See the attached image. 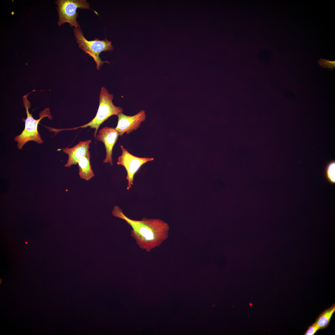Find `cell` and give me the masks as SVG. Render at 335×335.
Wrapping results in <instances>:
<instances>
[{
  "instance_id": "1",
  "label": "cell",
  "mask_w": 335,
  "mask_h": 335,
  "mask_svg": "<svg viewBox=\"0 0 335 335\" xmlns=\"http://www.w3.org/2000/svg\"><path fill=\"white\" fill-rule=\"evenodd\" d=\"M113 215L124 220L132 228L131 235L141 249L148 252L160 245L168 236L169 227L163 221L157 219L143 218L133 220L124 215L121 209L115 206Z\"/></svg>"
},
{
  "instance_id": "2",
  "label": "cell",
  "mask_w": 335,
  "mask_h": 335,
  "mask_svg": "<svg viewBox=\"0 0 335 335\" xmlns=\"http://www.w3.org/2000/svg\"><path fill=\"white\" fill-rule=\"evenodd\" d=\"M29 94L28 93L23 97L24 106L25 108L27 114L26 119L22 118L23 121L25 122V128L20 134L14 138V140L18 143V148L20 150H21L23 146L29 141H34L38 144H42L43 141L38 131V125L40 121L44 118L47 117L50 120L52 118L48 108L40 112L38 119H35L33 118L29 110L31 105L30 102L27 99V96Z\"/></svg>"
},
{
  "instance_id": "3",
  "label": "cell",
  "mask_w": 335,
  "mask_h": 335,
  "mask_svg": "<svg viewBox=\"0 0 335 335\" xmlns=\"http://www.w3.org/2000/svg\"><path fill=\"white\" fill-rule=\"evenodd\" d=\"M114 99L112 94L109 93L107 89L102 87L99 95V105L95 117L88 123L84 125L71 128L62 129L61 130H76L80 128L89 127L90 128H95L94 136L96 138L97 132L100 125L110 116L122 113V108L114 105L112 101Z\"/></svg>"
},
{
  "instance_id": "4",
  "label": "cell",
  "mask_w": 335,
  "mask_h": 335,
  "mask_svg": "<svg viewBox=\"0 0 335 335\" xmlns=\"http://www.w3.org/2000/svg\"><path fill=\"white\" fill-rule=\"evenodd\" d=\"M73 29L79 47L93 58L96 64V68L98 70L100 69V67L104 63H109L101 60L99 55L102 52L112 51L113 49L111 42L106 38L103 40H99L96 38L93 40L88 41L84 36L81 29L74 28Z\"/></svg>"
},
{
  "instance_id": "5",
  "label": "cell",
  "mask_w": 335,
  "mask_h": 335,
  "mask_svg": "<svg viewBox=\"0 0 335 335\" xmlns=\"http://www.w3.org/2000/svg\"><path fill=\"white\" fill-rule=\"evenodd\" d=\"M56 3L57 5L58 24L59 26L65 22H68L70 27L74 26L76 29H80V25L76 20L78 16L77 9L93 10L86 0H58Z\"/></svg>"
},
{
  "instance_id": "6",
  "label": "cell",
  "mask_w": 335,
  "mask_h": 335,
  "mask_svg": "<svg viewBox=\"0 0 335 335\" xmlns=\"http://www.w3.org/2000/svg\"><path fill=\"white\" fill-rule=\"evenodd\" d=\"M120 147L122 154L118 157L117 164L124 166L127 171L126 179L128 184L127 189L129 190L133 184L134 176L136 172L143 164L153 160L154 158L138 157L131 154L122 145Z\"/></svg>"
},
{
  "instance_id": "7",
  "label": "cell",
  "mask_w": 335,
  "mask_h": 335,
  "mask_svg": "<svg viewBox=\"0 0 335 335\" xmlns=\"http://www.w3.org/2000/svg\"><path fill=\"white\" fill-rule=\"evenodd\" d=\"M118 122L117 127L115 128L119 134L122 136L126 132L129 134L134 130L139 128L142 122L145 119L146 115L144 110H142L133 116H127L122 113L117 115Z\"/></svg>"
},
{
  "instance_id": "8",
  "label": "cell",
  "mask_w": 335,
  "mask_h": 335,
  "mask_svg": "<svg viewBox=\"0 0 335 335\" xmlns=\"http://www.w3.org/2000/svg\"><path fill=\"white\" fill-rule=\"evenodd\" d=\"M119 135L118 132L115 128L105 126L99 130L96 138L97 141L102 142L105 145L106 155L105 159L103 160L104 163H109L113 166L112 149Z\"/></svg>"
},
{
  "instance_id": "9",
  "label": "cell",
  "mask_w": 335,
  "mask_h": 335,
  "mask_svg": "<svg viewBox=\"0 0 335 335\" xmlns=\"http://www.w3.org/2000/svg\"><path fill=\"white\" fill-rule=\"evenodd\" d=\"M92 141L90 139L80 141L73 147L62 149L63 152L68 155L67 163L64 167H70L72 165L78 164L79 160L84 157L89 150V145Z\"/></svg>"
},
{
  "instance_id": "10",
  "label": "cell",
  "mask_w": 335,
  "mask_h": 335,
  "mask_svg": "<svg viewBox=\"0 0 335 335\" xmlns=\"http://www.w3.org/2000/svg\"><path fill=\"white\" fill-rule=\"evenodd\" d=\"M90 153L88 150L78 163L80 177L87 181L89 180L95 176L90 164Z\"/></svg>"
},
{
  "instance_id": "11",
  "label": "cell",
  "mask_w": 335,
  "mask_h": 335,
  "mask_svg": "<svg viewBox=\"0 0 335 335\" xmlns=\"http://www.w3.org/2000/svg\"><path fill=\"white\" fill-rule=\"evenodd\" d=\"M335 311V305L333 304L319 315L315 322L320 329H324L328 326L330 319Z\"/></svg>"
},
{
  "instance_id": "12",
  "label": "cell",
  "mask_w": 335,
  "mask_h": 335,
  "mask_svg": "<svg viewBox=\"0 0 335 335\" xmlns=\"http://www.w3.org/2000/svg\"><path fill=\"white\" fill-rule=\"evenodd\" d=\"M335 165L334 161H331L327 164L325 168V174L326 178L332 184H334L335 182Z\"/></svg>"
},
{
  "instance_id": "13",
  "label": "cell",
  "mask_w": 335,
  "mask_h": 335,
  "mask_svg": "<svg viewBox=\"0 0 335 335\" xmlns=\"http://www.w3.org/2000/svg\"><path fill=\"white\" fill-rule=\"evenodd\" d=\"M318 63L322 68H328V70L330 69H332L331 70H332L335 67V61H331L325 59L320 58L318 61Z\"/></svg>"
},
{
  "instance_id": "14",
  "label": "cell",
  "mask_w": 335,
  "mask_h": 335,
  "mask_svg": "<svg viewBox=\"0 0 335 335\" xmlns=\"http://www.w3.org/2000/svg\"><path fill=\"white\" fill-rule=\"evenodd\" d=\"M319 329H320L319 327L315 322L308 327L304 335H313Z\"/></svg>"
}]
</instances>
